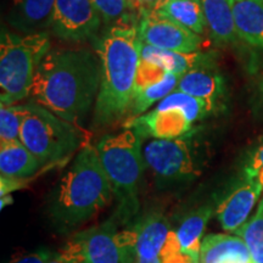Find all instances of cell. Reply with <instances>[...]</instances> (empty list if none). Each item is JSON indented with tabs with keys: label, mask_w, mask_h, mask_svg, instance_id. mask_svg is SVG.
<instances>
[{
	"label": "cell",
	"mask_w": 263,
	"mask_h": 263,
	"mask_svg": "<svg viewBox=\"0 0 263 263\" xmlns=\"http://www.w3.org/2000/svg\"><path fill=\"white\" fill-rule=\"evenodd\" d=\"M129 3H130V5L133 6V3H134V0H129ZM132 9H133V8H132Z\"/></svg>",
	"instance_id": "obj_38"
},
{
	"label": "cell",
	"mask_w": 263,
	"mask_h": 263,
	"mask_svg": "<svg viewBox=\"0 0 263 263\" xmlns=\"http://www.w3.org/2000/svg\"><path fill=\"white\" fill-rule=\"evenodd\" d=\"M257 179H258V182L261 183L262 186H263V167H262V168L258 170V172H257Z\"/></svg>",
	"instance_id": "obj_36"
},
{
	"label": "cell",
	"mask_w": 263,
	"mask_h": 263,
	"mask_svg": "<svg viewBox=\"0 0 263 263\" xmlns=\"http://www.w3.org/2000/svg\"><path fill=\"white\" fill-rule=\"evenodd\" d=\"M49 263H66V262L64 261V259H61L60 257H59L58 255H55L54 257L50 259V262H49Z\"/></svg>",
	"instance_id": "obj_35"
},
{
	"label": "cell",
	"mask_w": 263,
	"mask_h": 263,
	"mask_svg": "<svg viewBox=\"0 0 263 263\" xmlns=\"http://www.w3.org/2000/svg\"><path fill=\"white\" fill-rule=\"evenodd\" d=\"M263 192L262 184L255 177L242 174L217 203L215 215L226 232L235 233L248 218Z\"/></svg>",
	"instance_id": "obj_10"
},
{
	"label": "cell",
	"mask_w": 263,
	"mask_h": 263,
	"mask_svg": "<svg viewBox=\"0 0 263 263\" xmlns=\"http://www.w3.org/2000/svg\"><path fill=\"white\" fill-rule=\"evenodd\" d=\"M200 263H252V257L240 236L212 234L202 240Z\"/></svg>",
	"instance_id": "obj_16"
},
{
	"label": "cell",
	"mask_w": 263,
	"mask_h": 263,
	"mask_svg": "<svg viewBox=\"0 0 263 263\" xmlns=\"http://www.w3.org/2000/svg\"><path fill=\"white\" fill-rule=\"evenodd\" d=\"M42 164L21 140L0 143V173L4 178L22 183L34 176Z\"/></svg>",
	"instance_id": "obj_19"
},
{
	"label": "cell",
	"mask_w": 263,
	"mask_h": 263,
	"mask_svg": "<svg viewBox=\"0 0 263 263\" xmlns=\"http://www.w3.org/2000/svg\"><path fill=\"white\" fill-rule=\"evenodd\" d=\"M193 134L177 139H154L144 147L146 166L157 178L167 182H189L200 176Z\"/></svg>",
	"instance_id": "obj_8"
},
{
	"label": "cell",
	"mask_w": 263,
	"mask_h": 263,
	"mask_svg": "<svg viewBox=\"0 0 263 263\" xmlns=\"http://www.w3.org/2000/svg\"><path fill=\"white\" fill-rule=\"evenodd\" d=\"M137 258L154 259L160 257L171 230L167 218L161 212H150L134 223Z\"/></svg>",
	"instance_id": "obj_15"
},
{
	"label": "cell",
	"mask_w": 263,
	"mask_h": 263,
	"mask_svg": "<svg viewBox=\"0 0 263 263\" xmlns=\"http://www.w3.org/2000/svg\"><path fill=\"white\" fill-rule=\"evenodd\" d=\"M170 2H173V0H160V2H159V4H157V6H156V8H155V10H156L157 8H160L161 5L166 4V3H170ZM155 10H154V11H155ZM154 11H153V12H154Z\"/></svg>",
	"instance_id": "obj_37"
},
{
	"label": "cell",
	"mask_w": 263,
	"mask_h": 263,
	"mask_svg": "<svg viewBox=\"0 0 263 263\" xmlns=\"http://www.w3.org/2000/svg\"><path fill=\"white\" fill-rule=\"evenodd\" d=\"M141 39L132 22L114 25L99 38L95 51L100 61V89L94 104V124L105 127L128 116L138 66Z\"/></svg>",
	"instance_id": "obj_2"
},
{
	"label": "cell",
	"mask_w": 263,
	"mask_h": 263,
	"mask_svg": "<svg viewBox=\"0 0 263 263\" xmlns=\"http://www.w3.org/2000/svg\"><path fill=\"white\" fill-rule=\"evenodd\" d=\"M176 90L195 98L219 103L224 95L226 83L224 78L217 71L216 66H203L183 74Z\"/></svg>",
	"instance_id": "obj_18"
},
{
	"label": "cell",
	"mask_w": 263,
	"mask_h": 263,
	"mask_svg": "<svg viewBox=\"0 0 263 263\" xmlns=\"http://www.w3.org/2000/svg\"><path fill=\"white\" fill-rule=\"evenodd\" d=\"M215 212L216 209L212 203H206L201 207H197L183 219L178 230L176 232L182 249L193 255L194 257L200 258L201 238L205 233L207 223Z\"/></svg>",
	"instance_id": "obj_22"
},
{
	"label": "cell",
	"mask_w": 263,
	"mask_h": 263,
	"mask_svg": "<svg viewBox=\"0 0 263 263\" xmlns=\"http://www.w3.org/2000/svg\"><path fill=\"white\" fill-rule=\"evenodd\" d=\"M27 105V115L20 140L37 157L42 167L61 162L81 145L78 127L54 115L34 101Z\"/></svg>",
	"instance_id": "obj_6"
},
{
	"label": "cell",
	"mask_w": 263,
	"mask_h": 263,
	"mask_svg": "<svg viewBox=\"0 0 263 263\" xmlns=\"http://www.w3.org/2000/svg\"><path fill=\"white\" fill-rule=\"evenodd\" d=\"M167 73L168 72L164 70L163 67H161V66L153 64L150 61L143 60L140 58L136 76V83H134V91L143 89V88L149 87L151 84H155L157 82L162 81Z\"/></svg>",
	"instance_id": "obj_29"
},
{
	"label": "cell",
	"mask_w": 263,
	"mask_h": 263,
	"mask_svg": "<svg viewBox=\"0 0 263 263\" xmlns=\"http://www.w3.org/2000/svg\"><path fill=\"white\" fill-rule=\"evenodd\" d=\"M112 195L97 147L85 144L55 189L50 215L55 224L70 230L105 209Z\"/></svg>",
	"instance_id": "obj_3"
},
{
	"label": "cell",
	"mask_w": 263,
	"mask_h": 263,
	"mask_svg": "<svg viewBox=\"0 0 263 263\" xmlns=\"http://www.w3.org/2000/svg\"><path fill=\"white\" fill-rule=\"evenodd\" d=\"M138 29L141 43L153 47L179 52H195L201 48L202 41L195 32L154 14L140 18Z\"/></svg>",
	"instance_id": "obj_11"
},
{
	"label": "cell",
	"mask_w": 263,
	"mask_h": 263,
	"mask_svg": "<svg viewBox=\"0 0 263 263\" xmlns=\"http://www.w3.org/2000/svg\"><path fill=\"white\" fill-rule=\"evenodd\" d=\"M161 263H200V258L194 257L182 249L176 232H171L160 254Z\"/></svg>",
	"instance_id": "obj_28"
},
{
	"label": "cell",
	"mask_w": 263,
	"mask_h": 263,
	"mask_svg": "<svg viewBox=\"0 0 263 263\" xmlns=\"http://www.w3.org/2000/svg\"><path fill=\"white\" fill-rule=\"evenodd\" d=\"M180 77L182 76H177L168 72L162 81L134 91L127 118L140 116V115L145 114L154 104L160 103L162 99L177 89Z\"/></svg>",
	"instance_id": "obj_24"
},
{
	"label": "cell",
	"mask_w": 263,
	"mask_h": 263,
	"mask_svg": "<svg viewBox=\"0 0 263 263\" xmlns=\"http://www.w3.org/2000/svg\"><path fill=\"white\" fill-rule=\"evenodd\" d=\"M254 97L255 108L258 111V114L261 115V116H263V77L259 80L257 87H256Z\"/></svg>",
	"instance_id": "obj_33"
},
{
	"label": "cell",
	"mask_w": 263,
	"mask_h": 263,
	"mask_svg": "<svg viewBox=\"0 0 263 263\" xmlns=\"http://www.w3.org/2000/svg\"><path fill=\"white\" fill-rule=\"evenodd\" d=\"M248 245L252 263H263V197L255 216L235 232Z\"/></svg>",
	"instance_id": "obj_25"
},
{
	"label": "cell",
	"mask_w": 263,
	"mask_h": 263,
	"mask_svg": "<svg viewBox=\"0 0 263 263\" xmlns=\"http://www.w3.org/2000/svg\"><path fill=\"white\" fill-rule=\"evenodd\" d=\"M48 32L24 33L2 29L0 39V101L15 105L31 95L38 65L50 50Z\"/></svg>",
	"instance_id": "obj_5"
},
{
	"label": "cell",
	"mask_w": 263,
	"mask_h": 263,
	"mask_svg": "<svg viewBox=\"0 0 263 263\" xmlns=\"http://www.w3.org/2000/svg\"><path fill=\"white\" fill-rule=\"evenodd\" d=\"M55 0H9L8 21L18 33L47 32L51 28Z\"/></svg>",
	"instance_id": "obj_13"
},
{
	"label": "cell",
	"mask_w": 263,
	"mask_h": 263,
	"mask_svg": "<svg viewBox=\"0 0 263 263\" xmlns=\"http://www.w3.org/2000/svg\"><path fill=\"white\" fill-rule=\"evenodd\" d=\"M100 80L98 55L82 49H50L38 65L29 97L78 127L97 101Z\"/></svg>",
	"instance_id": "obj_1"
},
{
	"label": "cell",
	"mask_w": 263,
	"mask_h": 263,
	"mask_svg": "<svg viewBox=\"0 0 263 263\" xmlns=\"http://www.w3.org/2000/svg\"><path fill=\"white\" fill-rule=\"evenodd\" d=\"M230 2H233V0H230Z\"/></svg>",
	"instance_id": "obj_39"
},
{
	"label": "cell",
	"mask_w": 263,
	"mask_h": 263,
	"mask_svg": "<svg viewBox=\"0 0 263 263\" xmlns=\"http://www.w3.org/2000/svg\"><path fill=\"white\" fill-rule=\"evenodd\" d=\"M160 0H134L133 3V10H137L138 14H139L140 18L145 17L153 14V11L159 4Z\"/></svg>",
	"instance_id": "obj_32"
},
{
	"label": "cell",
	"mask_w": 263,
	"mask_h": 263,
	"mask_svg": "<svg viewBox=\"0 0 263 263\" xmlns=\"http://www.w3.org/2000/svg\"><path fill=\"white\" fill-rule=\"evenodd\" d=\"M95 147L117 202L114 216L120 224H127L139 211V189L146 167L143 137L126 128L105 136Z\"/></svg>",
	"instance_id": "obj_4"
},
{
	"label": "cell",
	"mask_w": 263,
	"mask_h": 263,
	"mask_svg": "<svg viewBox=\"0 0 263 263\" xmlns=\"http://www.w3.org/2000/svg\"><path fill=\"white\" fill-rule=\"evenodd\" d=\"M207 28L217 45H230L239 41L230 0H201Z\"/></svg>",
	"instance_id": "obj_20"
},
{
	"label": "cell",
	"mask_w": 263,
	"mask_h": 263,
	"mask_svg": "<svg viewBox=\"0 0 263 263\" xmlns=\"http://www.w3.org/2000/svg\"><path fill=\"white\" fill-rule=\"evenodd\" d=\"M115 216L103 224L72 235L58 256L66 263H134L136 232L128 228L118 232Z\"/></svg>",
	"instance_id": "obj_7"
},
{
	"label": "cell",
	"mask_w": 263,
	"mask_h": 263,
	"mask_svg": "<svg viewBox=\"0 0 263 263\" xmlns=\"http://www.w3.org/2000/svg\"><path fill=\"white\" fill-rule=\"evenodd\" d=\"M134 263H161L160 257L154 258V259H141V258H137V261Z\"/></svg>",
	"instance_id": "obj_34"
},
{
	"label": "cell",
	"mask_w": 263,
	"mask_h": 263,
	"mask_svg": "<svg viewBox=\"0 0 263 263\" xmlns=\"http://www.w3.org/2000/svg\"><path fill=\"white\" fill-rule=\"evenodd\" d=\"M140 58L143 60L150 61L163 67L170 73L183 76L194 68L203 67V66H216L215 52H179L160 49L153 45H141Z\"/></svg>",
	"instance_id": "obj_14"
},
{
	"label": "cell",
	"mask_w": 263,
	"mask_h": 263,
	"mask_svg": "<svg viewBox=\"0 0 263 263\" xmlns=\"http://www.w3.org/2000/svg\"><path fill=\"white\" fill-rule=\"evenodd\" d=\"M103 18L91 0H55L51 29L68 42H84L93 38Z\"/></svg>",
	"instance_id": "obj_9"
},
{
	"label": "cell",
	"mask_w": 263,
	"mask_h": 263,
	"mask_svg": "<svg viewBox=\"0 0 263 263\" xmlns=\"http://www.w3.org/2000/svg\"><path fill=\"white\" fill-rule=\"evenodd\" d=\"M263 167V139L258 141L257 145H255L250 150L248 157H246L242 174L249 177L257 178V172Z\"/></svg>",
	"instance_id": "obj_30"
},
{
	"label": "cell",
	"mask_w": 263,
	"mask_h": 263,
	"mask_svg": "<svg viewBox=\"0 0 263 263\" xmlns=\"http://www.w3.org/2000/svg\"><path fill=\"white\" fill-rule=\"evenodd\" d=\"M54 255L47 249H41L31 254L24 255L21 257L14 259L10 263H49Z\"/></svg>",
	"instance_id": "obj_31"
},
{
	"label": "cell",
	"mask_w": 263,
	"mask_h": 263,
	"mask_svg": "<svg viewBox=\"0 0 263 263\" xmlns=\"http://www.w3.org/2000/svg\"><path fill=\"white\" fill-rule=\"evenodd\" d=\"M153 14L176 22L199 35L207 28L201 0H173L161 5Z\"/></svg>",
	"instance_id": "obj_21"
},
{
	"label": "cell",
	"mask_w": 263,
	"mask_h": 263,
	"mask_svg": "<svg viewBox=\"0 0 263 263\" xmlns=\"http://www.w3.org/2000/svg\"><path fill=\"white\" fill-rule=\"evenodd\" d=\"M100 14L103 22L107 25H118L128 22L132 5L129 0H91ZM133 10V9H132Z\"/></svg>",
	"instance_id": "obj_27"
},
{
	"label": "cell",
	"mask_w": 263,
	"mask_h": 263,
	"mask_svg": "<svg viewBox=\"0 0 263 263\" xmlns=\"http://www.w3.org/2000/svg\"><path fill=\"white\" fill-rule=\"evenodd\" d=\"M27 115V105H2L0 107V143L20 140V133Z\"/></svg>",
	"instance_id": "obj_26"
},
{
	"label": "cell",
	"mask_w": 263,
	"mask_h": 263,
	"mask_svg": "<svg viewBox=\"0 0 263 263\" xmlns=\"http://www.w3.org/2000/svg\"><path fill=\"white\" fill-rule=\"evenodd\" d=\"M124 127L134 129L143 138L177 139L194 133V123L178 108H154L137 117L127 118Z\"/></svg>",
	"instance_id": "obj_12"
},
{
	"label": "cell",
	"mask_w": 263,
	"mask_h": 263,
	"mask_svg": "<svg viewBox=\"0 0 263 263\" xmlns=\"http://www.w3.org/2000/svg\"><path fill=\"white\" fill-rule=\"evenodd\" d=\"M232 6L240 41L263 51V0H233Z\"/></svg>",
	"instance_id": "obj_17"
},
{
	"label": "cell",
	"mask_w": 263,
	"mask_h": 263,
	"mask_svg": "<svg viewBox=\"0 0 263 263\" xmlns=\"http://www.w3.org/2000/svg\"><path fill=\"white\" fill-rule=\"evenodd\" d=\"M218 106L219 103H216V101L195 98L183 91L174 90L162 99L160 103H157L156 108H160V110L178 108L188 117L189 121L195 123L211 115Z\"/></svg>",
	"instance_id": "obj_23"
}]
</instances>
